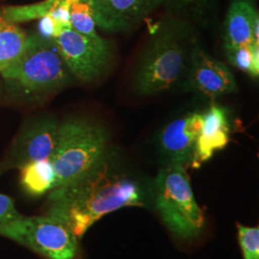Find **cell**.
I'll return each mask as SVG.
<instances>
[{
    "label": "cell",
    "mask_w": 259,
    "mask_h": 259,
    "mask_svg": "<svg viewBox=\"0 0 259 259\" xmlns=\"http://www.w3.org/2000/svg\"><path fill=\"white\" fill-rule=\"evenodd\" d=\"M138 185L104 157L83 176L50 191L47 215L81 238L104 215L126 206H141Z\"/></svg>",
    "instance_id": "obj_1"
},
{
    "label": "cell",
    "mask_w": 259,
    "mask_h": 259,
    "mask_svg": "<svg viewBox=\"0 0 259 259\" xmlns=\"http://www.w3.org/2000/svg\"><path fill=\"white\" fill-rule=\"evenodd\" d=\"M69 70L56 47L37 34L28 35L18 62L1 76L15 93L39 96L53 92L69 81Z\"/></svg>",
    "instance_id": "obj_2"
},
{
    "label": "cell",
    "mask_w": 259,
    "mask_h": 259,
    "mask_svg": "<svg viewBox=\"0 0 259 259\" xmlns=\"http://www.w3.org/2000/svg\"><path fill=\"white\" fill-rule=\"evenodd\" d=\"M107 136L100 126L83 119H68L59 126L50 158L55 188L72 183L90 171L104 156Z\"/></svg>",
    "instance_id": "obj_3"
},
{
    "label": "cell",
    "mask_w": 259,
    "mask_h": 259,
    "mask_svg": "<svg viewBox=\"0 0 259 259\" xmlns=\"http://www.w3.org/2000/svg\"><path fill=\"white\" fill-rule=\"evenodd\" d=\"M156 207L176 236L190 239L204 229V213L195 200L185 165L170 162L156 179Z\"/></svg>",
    "instance_id": "obj_4"
},
{
    "label": "cell",
    "mask_w": 259,
    "mask_h": 259,
    "mask_svg": "<svg viewBox=\"0 0 259 259\" xmlns=\"http://www.w3.org/2000/svg\"><path fill=\"white\" fill-rule=\"evenodd\" d=\"M0 235L25 246L48 259H74L78 238L49 215L21 216L0 229Z\"/></svg>",
    "instance_id": "obj_5"
},
{
    "label": "cell",
    "mask_w": 259,
    "mask_h": 259,
    "mask_svg": "<svg viewBox=\"0 0 259 259\" xmlns=\"http://www.w3.org/2000/svg\"><path fill=\"white\" fill-rule=\"evenodd\" d=\"M184 67L183 47L172 35H162L156 38L142 57L136 78L137 89L145 95L169 90Z\"/></svg>",
    "instance_id": "obj_6"
},
{
    "label": "cell",
    "mask_w": 259,
    "mask_h": 259,
    "mask_svg": "<svg viewBox=\"0 0 259 259\" xmlns=\"http://www.w3.org/2000/svg\"><path fill=\"white\" fill-rule=\"evenodd\" d=\"M93 12L98 27L117 32L136 26L161 7L183 11L203 8L209 0H83Z\"/></svg>",
    "instance_id": "obj_7"
},
{
    "label": "cell",
    "mask_w": 259,
    "mask_h": 259,
    "mask_svg": "<svg viewBox=\"0 0 259 259\" xmlns=\"http://www.w3.org/2000/svg\"><path fill=\"white\" fill-rule=\"evenodd\" d=\"M54 41L69 72L83 82H93L110 65L111 49L101 37H87L69 28Z\"/></svg>",
    "instance_id": "obj_8"
},
{
    "label": "cell",
    "mask_w": 259,
    "mask_h": 259,
    "mask_svg": "<svg viewBox=\"0 0 259 259\" xmlns=\"http://www.w3.org/2000/svg\"><path fill=\"white\" fill-rule=\"evenodd\" d=\"M59 125L54 118H44L30 123L20 132L7 157L0 163V175L29 162L51 158Z\"/></svg>",
    "instance_id": "obj_9"
},
{
    "label": "cell",
    "mask_w": 259,
    "mask_h": 259,
    "mask_svg": "<svg viewBox=\"0 0 259 259\" xmlns=\"http://www.w3.org/2000/svg\"><path fill=\"white\" fill-rule=\"evenodd\" d=\"M188 81L193 90L208 97H219L237 90L230 68L199 48L192 51Z\"/></svg>",
    "instance_id": "obj_10"
},
{
    "label": "cell",
    "mask_w": 259,
    "mask_h": 259,
    "mask_svg": "<svg viewBox=\"0 0 259 259\" xmlns=\"http://www.w3.org/2000/svg\"><path fill=\"white\" fill-rule=\"evenodd\" d=\"M204 123L202 113H191L170 122L160 134V144L171 162L190 163Z\"/></svg>",
    "instance_id": "obj_11"
},
{
    "label": "cell",
    "mask_w": 259,
    "mask_h": 259,
    "mask_svg": "<svg viewBox=\"0 0 259 259\" xmlns=\"http://www.w3.org/2000/svg\"><path fill=\"white\" fill-rule=\"evenodd\" d=\"M203 116V127L190 162L192 167H199L208 160L216 151L225 148L230 140V125L227 112L223 108L213 104Z\"/></svg>",
    "instance_id": "obj_12"
},
{
    "label": "cell",
    "mask_w": 259,
    "mask_h": 259,
    "mask_svg": "<svg viewBox=\"0 0 259 259\" xmlns=\"http://www.w3.org/2000/svg\"><path fill=\"white\" fill-rule=\"evenodd\" d=\"M258 12L250 0H233L225 20V47L249 46L251 25Z\"/></svg>",
    "instance_id": "obj_13"
},
{
    "label": "cell",
    "mask_w": 259,
    "mask_h": 259,
    "mask_svg": "<svg viewBox=\"0 0 259 259\" xmlns=\"http://www.w3.org/2000/svg\"><path fill=\"white\" fill-rule=\"evenodd\" d=\"M19 169V184L32 197H39L55 188L56 177L50 158L29 162Z\"/></svg>",
    "instance_id": "obj_14"
},
{
    "label": "cell",
    "mask_w": 259,
    "mask_h": 259,
    "mask_svg": "<svg viewBox=\"0 0 259 259\" xmlns=\"http://www.w3.org/2000/svg\"><path fill=\"white\" fill-rule=\"evenodd\" d=\"M28 35L19 24L0 16V74L15 65L22 54Z\"/></svg>",
    "instance_id": "obj_15"
},
{
    "label": "cell",
    "mask_w": 259,
    "mask_h": 259,
    "mask_svg": "<svg viewBox=\"0 0 259 259\" xmlns=\"http://www.w3.org/2000/svg\"><path fill=\"white\" fill-rule=\"evenodd\" d=\"M56 0H45L23 6H6L0 9V16L10 22L19 24L33 19H41L49 14Z\"/></svg>",
    "instance_id": "obj_16"
},
{
    "label": "cell",
    "mask_w": 259,
    "mask_h": 259,
    "mask_svg": "<svg viewBox=\"0 0 259 259\" xmlns=\"http://www.w3.org/2000/svg\"><path fill=\"white\" fill-rule=\"evenodd\" d=\"M71 28L87 37H99L90 5L83 0H77L70 8Z\"/></svg>",
    "instance_id": "obj_17"
},
{
    "label": "cell",
    "mask_w": 259,
    "mask_h": 259,
    "mask_svg": "<svg viewBox=\"0 0 259 259\" xmlns=\"http://www.w3.org/2000/svg\"><path fill=\"white\" fill-rule=\"evenodd\" d=\"M238 238L245 259H259L258 227L250 228L237 225Z\"/></svg>",
    "instance_id": "obj_18"
},
{
    "label": "cell",
    "mask_w": 259,
    "mask_h": 259,
    "mask_svg": "<svg viewBox=\"0 0 259 259\" xmlns=\"http://www.w3.org/2000/svg\"><path fill=\"white\" fill-rule=\"evenodd\" d=\"M225 48L228 59L232 65L238 68L239 70L251 74L252 62L250 45L243 47H228Z\"/></svg>",
    "instance_id": "obj_19"
},
{
    "label": "cell",
    "mask_w": 259,
    "mask_h": 259,
    "mask_svg": "<svg viewBox=\"0 0 259 259\" xmlns=\"http://www.w3.org/2000/svg\"><path fill=\"white\" fill-rule=\"evenodd\" d=\"M21 216L9 196L0 193V229L17 221Z\"/></svg>",
    "instance_id": "obj_20"
},
{
    "label": "cell",
    "mask_w": 259,
    "mask_h": 259,
    "mask_svg": "<svg viewBox=\"0 0 259 259\" xmlns=\"http://www.w3.org/2000/svg\"><path fill=\"white\" fill-rule=\"evenodd\" d=\"M62 31L63 30L56 24L55 21L48 15L39 19L37 24V35L39 37L48 40H54Z\"/></svg>",
    "instance_id": "obj_21"
},
{
    "label": "cell",
    "mask_w": 259,
    "mask_h": 259,
    "mask_svg": "<svg viewBox=\"0 0 259 259\" xmlns=\"http://www.w3.org/2000/svg\"><path fill=\"white\" fill-rule=\"evenodd\" d=\"M250 51H251V75L253 77H257L259 74V45L255 42H251Z\"/></svg>",
    "instance_id": "obj_22"
},
{
    "label": "cell",
    "mask_w": 259,
    "mask_h": 259,
    "mask_svg": "<svg viewBox=\"0 0 259 259\" xmlns=\"http://www.w3.org/2000/svg\"><path fill=\"white\" fill-rule=\"evenodd\" d=\"M251 36L252 41L259 45V16L258 13L254 16V19L252 20L251 25Z\"/></svg>",
    "instance_id": "obj_23"
},
{
    "label": "cell",
    "mask_w": 259,
    "mask_h": 259,
    "mask_svg": "<svg viewBox=\"0 0 259 259\" xmlns=\"http://www.w3.org/2000/svg\"><path fill=\"white\" fill-rule=\"evenodd\" d=\"M0 97H1V83H0Z\"/></svg>",
    "instance_id": "obj_24"
}]
</instances>
